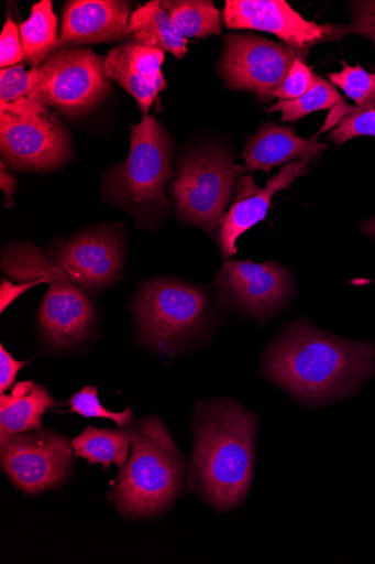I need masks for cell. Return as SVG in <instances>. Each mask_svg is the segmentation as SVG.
<instances>
[{"label":"cell","mask_w":375,"mask_h":564,"mask_svg":"<svg viewBox=\"0 0 375 564\" xmlns=\"http://www.w3.org/2000/svg\"><path fill=\"white\" fill-rule=\"evenodd\" d=\"M258 425L260 417L234 399L199 401L195 408L187 482L220 512L241 507L249 495Z\"/></svg>","instance_id":"7a4b0ae2"},{"label":"cell","mask_w":375,"mask_h":564,"mask_svg":"<svg viewBox=\"0 0 375 564\" xmlns=\"http://www.w3.org/2000/svg\"><path fill=\"white\" fill-rule=\"evenodd\" d=\"M343 96L335 86L315 74L313 85L301 97L279 100L267 112H282V122H297L310 113L332 110L344 105Z\"/></svg>","instance_id":"cb8c5ba5"},{"label":"cell","mask_w":375,"mask_h":564,"mask_svg":"<svg viewBox=\"0 0 375 564\" xmlns=\"http://www.w3.org/2000/svg\"><path fill=\"white\" fill-rule=\"evenodd\" d=\"M213 288L223 305L260 323L278 315L294 291L290 273L282 264L233 260H225Z\"/></svg>","instance_id":"4fadbf2b"},{"label":"cell","mask_w":375,"mask_h":564,"mask_svg":"<svg viewBox=\"0 0 375 564\" xmlns=\"http://www.w3.org/2000/svg\"><path fill=\"white\" fill-rule=\"evenodd\" d=\"M2 284V313L7 310V307L15 301L21 294L26 292L33 286H36L41 283H46V280L43 278H40L38 280H34L30 283H18L14 284V282L7 281L3 279Z\"/></svg>","instance_id":"d6a6232c"},{"label":"cell","mask_w":375,"mask_h":564,"mask_svg":"<svg viewBox=\"0 0 375 564\" xmlns=\"http://www.w3.org/2000/svg\"><path fill=\"white\" fill-rule=\"evenodd\" d=\"M375 138V107L368 109H354L346 115L332 131L330 139L343 144L356 137Z\"/></svg>","instance_id":"4316f807"},{"label":"cell","mask_w":375,"mask_h":564,"mask_svg":"<svg viewBox=\"0 0 375 564\" xmlns=\"http://www.w3.org/2000/svg\"><path fill=\"white\" fill-rule=\"evenodd\" d=\"M131 432L132 452L111 499L124 519L155 518L184 494L185 458L159 417L141 419Z\"/></svg>","instance_id":"3957f363"},{"label":"cell","mask_w":375,"mask_h":564,"mask_svg":"<svg viewBox=\"0 0 375 564\" xmlns=\"http://www.w3.org/2000/svg\"><path fill=\"white\" fill-rule=\"evenodd\" d=\"M125 227L100 224L48 246L45 254L92 299L123 280Z\"/></svg>","instance_id":"30bf717a"},{"label":"cell","mask_w":375,"mask_h":564,"mask_svg":"<svg viewBox=\"0 0 375 564\" xmlns=\"http://www.w3.org/2000/svg\"><path fill=\"white\" fill-rule=\"evenodd\" d=\"M307 173V162L299 161L286 164L278 175L267 181L264 188L256 185L252 174H245L238 181L231 208L212 236L225 260L238 252V239L265 219L272 208L274 195L289 188L297 178Z\"/></svg>","instance_id":"9a60e30c"},{"label":"cell","mask_w":375,"mask_h":564,"mask_svg":"<svg viewBox=\"0 0 375 564\" xmlns=\"http://www.w3.org/2000/svg\"><path fill=\"white\" fill-rule=\"evenodd\" d=\"M343 70L329 75L331 83L355 101L357 109L375 107V74H370L361 66H349L344 62Z\"/></svg>","instance_id":"d4e9b609"},{"label":"cell","mask_w":375,"mask_h":564,"mask_svg":"<svg viewBox=\"0 0 375 564\" xmlns=\"http://www.w3.org/2000/svg\"><path fill=\"white\" fill-rule=\"evenodd\" d=\"M0 187H2L4 192L7 208L14 207V194L18 188V177L8 171L3 161L0 163Z\"/></svg>","instance_id":"836d02e7"},{"label":"cell","mask_w":375,"mask_h":564,"mask_svg":"<svg viewBox=\"0 0 375 564\" xmlns=\"http://www.w3.org/2000/svg\"><path fill=\"white\" fill-rule=\"evenodd\" d=\"M313 77L315 73L310 70L305 61H296L275 97L279 100H291L301 97L313 85Z\"/></svg>","instance_id":"f1b7e54d"},{"label":"cell","mask_w":375,"mask_h":564,"mask_svg":"<svg viewBox=\"0 0 375 564\" xmlns=\"http://www.w3.org/2000/svg\"><path fill=\"white\" fill-rule=\"evenodd\" d=\"M27 362L16 361L3 344L0 346V393L5 394L15 382L18 373Z\"/></svg>","instance_id":"1f68e13d"},{"label":"cell","mask_w":375,"mask_h":564,"mask_svg":"<svg viewBox=\"0 0 375 564\" xmlns=\"http://www.w3.org/2000/svg\"><path fill=\"white\" fill-rule=\"evenodd\" d=\"M71 443L46 430L0 436V460L11 482L29 495L55 490L74 469Z\"/></svg>","instance_id":"7c38bea8"},{"label":"cell","mask_w":375,"mask_h":564,"mask_svg":"<svg viewBox=\"0 0 375 564\" xmlns=\"http://www.w3.org/2000/svg\"><path fill=\"white\" fill-rule=\"evenodd\" d=\"M131 445V427L101 430L88 426L71 442L76 456L87 459L90 465H102L104 471L112 465L122 470L128 464Z\"/></svg>","instance_id":"44dd1931"},{"label":"cell","mask_w":375,"mask_h":564,"mask_svg":"<svg viewBox=\"0 0 375 564\" xmlns=\"http://www.w3.org/2000/svg\"><path fill=\"white\" fill-rule=\"evenodd\" d=\"M245 172L222 148L199 149L180 159L170 184L177 217L207 232L218 231Z\"/></svg>","instance_id":"52a82bcc"},{"label":"cell","mask_w":375,"mask_h":564,"mask_svg":"<svg viewBox=\"0 0 375 564\" xmlns=\"http://www.w3.org/2000/svg\"><path fill=\"white\" fill-rule=\"evenodd\" d=\"M57 402L43 386L19 382L10 394L0 397V436L42 429V419Z\"/></svg>","instance_id":"d6986e66"},{"label":"cell","mask_w":375,"mask_h":564,"mask_svg":"<svg viewBox=\"0 0 375 564\" xmlns=\"http://www.w3.org/2000/svg\"><path fill=\"white\" fill-rule=\"evenodd\" d=\"M133 314L143 344L165 356L186 350L211 323L206 293L174 278L142 284L133 301Z\"/></svg>","instance_id":"8992f818"},{"label":"cell","mask_w":375,"mask_h":564,"mask_svg":"<svg viewBox=\"0 0 375 564\" xmlns=\"http://www.w3.org/2000/svg\"><path fill=\"white\" fill-rule=\"evenodd\" d=\"M361 230L368 237L375 238V217L363 223Z\"/></svg>","instance_id":"e575fe53"},{"label":"cell","mask_w":375,"mask_h":564,"mask_svg":"<svg viewBox=\"0 0 375 564\" xmlns=\"http://www.w3.org/2000/svg\"><path fill=\"white\" fill-rule=\"evenodd\" d=\"M174 144L152 116L131 127V149L125 162L107 170L102 181L106 203L129 212L135 226L158 228L169 215L167 185L174 180Z\"/></svg>","instance_id":"277c9868"},{"label":"cell","mask_w":375,"mask_h":564,"mask_svg":"<svg viewBox=\"0 0 375 564\" xmlns=\"http://www.w3.org/2000/svg\"><path fill=\"white\" fill-rule=\"evenodd\" d=\"M2 271L16 283L46 280L48 290L40 305L38 326L52 348H70L88 339L97 322L91 295L43 250L29 241L7 246L2 251Z\"/></svg>","instance_id":"5b68a950"},{"label":"cell","mask_w":375,"mask_h":564,"mask_svg":"<svg viewBox=\"0 0 375 564\" xmlns=\"http://www.w3.org/2000/svg\"><path fill=\"white\" fill-rule=\"evenodd\" d=\"M308 51L255 34H229L224 40L219 72L227 86L269 101L282 87L296 61H307Z\"/></svg>","instance_id":"8fae6325"},{"label":"cell","mask_w":375,"mask_h":564,"mask_svg":"<svg viewBox=\"0 0 375 564\" xmlns=\"http://www.w3.org/2000/svg\"><path fill=\"white\" fill-rule=\"evenodd\" d=\"M70 412L85 419H101L114 422L120 429H130L134 423L131 406L122 413H114L100 403L96 387H86L70 399Z\"/></svg>","instance_id":"484cf974"},{"label":"cell","mask_w":375,"mask_h":564,"mask_svg":"<svg viewBox=\"0 0 375 564\" xmlns=\"http://www.w3.org/2000/svg\"><path fill=\"white\" fill-rule=\"evenodd\" d=\"M59 19L49 0H42L32 8L30 19L21 24L24 62L38 68L55 51L59 40Z\"/></svg>","instance_id":"7402d4cb"},{"label":"cell","mask_w":375,"mask_h":564,"mask_svg":"<svg viewBox=\"0 0 375 564\" xmlns=\"http://www.w3.org/2000/svg\"><path fill=\"white\" fill-rule=\"evenodd\" d=\"M132 6L121 0H73L63 12L59 40L55 51L64 46L128 42Z\"/></svg>","instance_id":"2e32d148"},{"label":"cell","mask_w":375,"mask_h":564,"mask_svg":"<svg viewBox=\"0 0 375 564\" xmlns=\"http://www.w3.org/2000/svg\"><path fill=\"white\" fill-rule=\"evenodd\" d=\"M327 148L316 138L298 137L293 127L263 123L255 134L246 139L243 159L249 171L260 170L269 174L276 166L308 162Z\"/></svg>","instance_id":"ac0fdd59"},{"label":"cell","mask_w":375,"mask_h":564,"mask_svg":"<svg viewBox=\"0 0 375 564\" xmlns=\"http://www.w3.org/2000/svg\"><path fill=\"white\" fill-rule=\"evenodd\" d=\"M133 41L170 53L181 59L188 53V40L179 32L161 2H150L130 18Z\"/></svg>","instance_id":"ffe728a7"},{"label":"cell","mask_w":375,"mask_h":564,"mask_svg":"<svg viewBox=\"0 0 375 564\" xmlns=\"http://www.w3.org/2000/svg\"><path fill=\"white\" fill-rule=\"evenodd\" d=\"M352 22L344 28L346 34H357L371 40L375 47V2L350 3Z\"/></svg>","instance_id":"4dcf8cb0"},{"label":"cell","mask_w":375,"mask_h":564,"mask_svg":"<svg viewBox=\"0 0 375 564\" xmlns=\"http://www.w3.org/2000/svg\"><path fill=\"white\" fill-rule=\"evenodd\" d=\"M24 62L21 31L9 18L0 36V67L9 68Z\"/></svg>","instance_id":"f546056e"},{"label":"cell","mask_w":375,"mask_h":564,"mask_svg":"<svg viewBox=\"0 0 375 564\" xmlns=\"http://www.w3.org/2000/svg\"><path fill=\"white\" fill-rule=\"evenodd\" d=\"M223 21L232 30L273 33L284 43L308 53L316 44L341 41L345 28L307 21L285 0H228Z\"/></svg>","instance_id":"5bb4252c"},{"label":"cell","mask_w":375,"mask_h":564,"mask_svg":"<svg viewBox=\"0 0 375 564\" xmlns=\"http://www.w3.org/2000/svg\"><path fill=\"white\" fill-rule=\"evenodd\" d=\"M31 70L27 98L69 119L96 109L111 90L104 59L82 46L53 51L41 67Z\"/></svg>","instance_id":"ba28073f"},{"label":"cell","mask_w":375,"mask_h":564,"mask_svg":"<svg viewBox=\"0 0 375 564\" xmlns=\"http://www.w3.org/2000/svg\"><path fill=\"white\" fill-rule=\"evenodd\" d=\"M0 151L13 171L48 172L71 159V139L55 112L30 98L0 106Z\"/></svg>","instance_id":"9c48e42d"},{"label":"cell","mask_w":375,"mask_h":564,"mask_svg":"<svg viewBox=\"0 0 375 564\" xmlns=\"http://www.w3.org/2000/svg\"><path fill=\"white\" fill-rule=\"evenodd\" d=\"M161 4L186 39L222 33L223 14L208 0H164Z\"/></svg>","instance_id":"603a6c76"},{"label":"cell","mask_w":375,"mask_h":564,"mask_svg":"<svg viewBox=\"0 0 375 564\" xmlns=\"http://www.w3.org/2000/svg\"><path fill=\"white\" fill-rule=\"evenodd\" d=\"M32 70L19 64L0 72V106L26 98L31 90Z\"/></svg>","instance_id":"83f0119b"},{"label":"cell","mask_w":375,"mask_h":564,"mask_svg":"<svg viewBox=\"0 0 375 564\" xmlns=\"http://www.w3.org/2000/svg\"><path fill=\"white\" fill-rule=\"evenodd\" d=\"M164 62V51L130 40L112 48L104 65L111 80L134 97L143 116H148L154 99L168 86L163 74Z\"/></svg>","instance_id":"e0dca14e"},{"label":"cell","mask_w":375,"mask_h":564,"mask_svg":"<svg viewBox=\"0 0 375 564\" xmlns=\"http://www.w3.org/2000/svg\"><path fill=\"white\" fill-rule=\"evenodd\" d=\"M374 70H375V68H374Z\"/></svg>","instance_id":"d590c367"},{"label":"cell","mask_w":375,"mask_h":564,"mask_svg":"<svg viewBox=\"0 0 375 564\" xmlns=\"http://www.w3.org/2000/svg\"><path fill=\"white\" fill-rule=\"evenodd\" d=\"M262 369L302 405H324L353 395L375 375V346L298 321L267 346Z\"/></svg>","instance_id":"6da1fadb"}]
</instances>
